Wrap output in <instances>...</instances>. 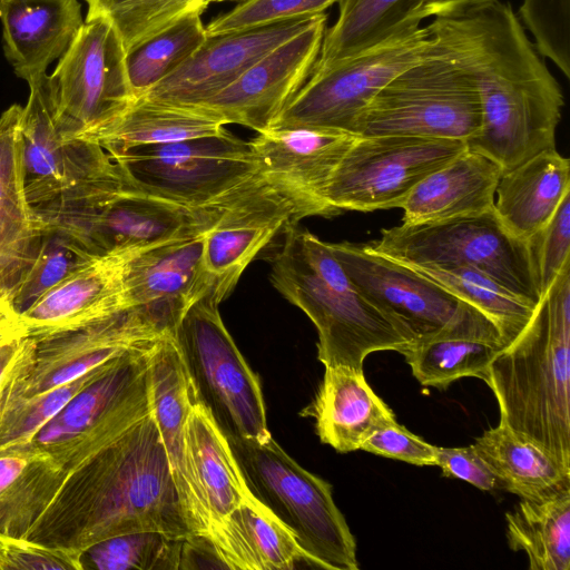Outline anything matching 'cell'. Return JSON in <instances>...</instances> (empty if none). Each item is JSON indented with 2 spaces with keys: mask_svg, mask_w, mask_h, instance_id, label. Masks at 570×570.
<instances>
[{
  "mask_svg": "<svg viewBox=\"0 0 570 570\" xmlns=\"http://www.w3.org/2000/svg\"><path fill=\"white\" fill-rule=\"evenodd\" d=\"M431 49L473 86L481 126L466 141L503 173L550 148L564 97L512 4L500 0L439 16L426 26Z\"/></svg>",
  "mask_w": 570,
  "mask_h": 570,
  "instance_id": "6da1fadb",
  "label": "cell"
},
{
  "mask_svg": "<svg viewBox=\"0 0 570 570\" xmlns=\"http://www.w3.org/2000/svg\"><path fill=\"white\" fill-rule=\"evenodd\" d=\"M140 531L193 538L153 410L67 469L24 538L81 553Z\"/></svg>",
  "mask_w": 570,
  "mask_h": 570,
  "instance_id": "7a4b0ae2",
  "label": "cell"
},
{
  "mask_svg": "<svg viewBox=\"0 0 570 570\" xmlns=\"http://www.w3.org/2000/svg\"><path fill=\"white\" fill-rule=\"evenodd\" d=\"M500 420L570 470V263L482 379Z\"/></svg>",
  "mask_w": 570,
  "mask_h": 570,
  "instance_id": "3957f363",
  "label": "cell"
},
{
  "mask_svg": "<svg viewBox=\"0 0 570 570\" xmlns=\"http://www.w3.org/2000/svg\"><path fill=\"white\" fill-rule=\"evenodd\" d=\"M271 283L301 308L317 330V357L324 366L363 370L377 351L403 353L414 337L376 308L351 283L328 243L293 225L271 261Z\"/></svg>",
  "mask_w": 570,
  "mask_h": 570,
  "instance_id": "277c9868",
  "label": "cell"
},
{
  "mask_svg": "<svg viewBox=\"0 0 570 570\" xmlns=\"http://www.w3.org/2000/svg\"><path fill=\"white\" fill-rule=\"evenodd\" d=\"M227 439L250 492L294 533L314 567L357 570L356 543L332 485L302 468L272 435Z\"/></svg>",
  "mask_w": 570,
  "mask_h": 570,
  "instance_id": "5b68a950",
  "label": "cell"
},
{
  "mask_svg": "<svg viewBox=\"0 0 570 570\" xmlns=\"http://www.w3.org/2000/svg\"><path fill=\"white\" fill-rule=\"evenodd\" d=\"M108 154L129 187L190 208L223 204L259 171L249 141L228 130Z\"/></svg>",
  "mask_w": 570,
  "mask_h": 570,
  "instance_id": "8992f818",
  "label": "cell"
},
{
  "mask_svg": "<svg viewBox=\"0 0 570 570\" xmlns=\"http://www.w3.org/2000/svg\"><path fill=\"white\" fill-rule=\"evenodd\" d=\"M220 302L208 289L187 308L173 335L198 401L225 435L264 440L272 434L261 382L224 325Z\"/></svg>",
  "mask_w": 570,
  "mask_h": 570,
  "instance_id": "52a82bcc",
  "label": "cell"
},
{
  "mask_svg": "<svg viewBox=\"0 0 570 570\" xmlns=\"http://www.w3.org/2000/svg\"><path fill=\"white\" fill-rule=\"evenodd\" d=\"M371 246L403 264L472 266L533 305L542 297L530 243L512 235L494 208L383 229Z\"/></svg>",
  "mask_w": 570,
  "mask_h": 570,
  "instance_id": "ba28073f",
  "label": "cell"
},
{
  "mask_svg": "<svg viewBox=\"0 0 570 570\" xmlns=\"http://www.w3.org/2000/svg\"><path fill=\"white\" fill-rule=\"evenodd\" d=\"M228 200L190 208L125 183L111 193L33 210L41 228L59 232L90 255H100L118 249H144L205 232L216 223Z\"/></svg>",
  "mask_w": 570,
  "mask_h": 570,
  "instance_id": "9c48e42d",
  "label": "cell"
},
{
  "mask_svg": "<svg viewBox=\"0 0 570 570\" xmlns=\"http://www.w3.org/2000/svg\"><path fill=\"white\" fill-rule=\"evenodd\" d=\"M22 107L23 185L33 208L97 196L121 188V171L98 142L67 136L57 122L49 76L27 81Z\"/></svg>",
  "mask_w": 570,
  "mask_h": 570,
  "instance_id": "30bf717a",
  "label": "cell"
},
{
  "mask_svg": "<svg viewBox=\"0 0 570 570\" xmlns=\"http://www.w3.org/2000/svg\"><path fill=\"white\" fill-rule=\"evenodd\" d=\"M481 126L479 96L468 79L432 51L390 80L360 116L358 136L473 138Z\"/></svg>",
  "mask_w": 570,
  "mask_h": 570,
  "instance_id": "8fae6325",
  "label": "cell"
},
{
  "mask_svg": "<svg viewBox=\"0 0 570 570\" xmlns=\"http://www.w3.org/2000/svg\"><path fill=\"white\" fill-rule=\"evenodd\" d=\"M426 26H415L347 57L312 71L272 127H313L354 132L374 96L396 75L429 51Z\"/></svg>",
  "mask_w": 570,
  "mask_h": 570,
  "instance_id": "7c38bea8",
  "label": "cell"
},
{
  "mask_svg": "<svg viewBox=\"0 0 570 570\" xmlns=\"http://www.w3.org/2000/svg\"><path fill=\"white\" fill-rule=\"evenodd\" d=\"M465 149L459 139L360 136L331 179L327 202L340 213L400 208L425 176Z\"/></svg>",
  "mask_w": 570,
  "mask_h": 570,
  "instance_id": "4fadbf2b",
  "label": "cell"
},
{
  "mask_svg": "<svg viewBox=\"0 0 570 570\" xmlns=\"http://www.w3.org/2000/svg\"><path fill=\"white\" fill-rule=\"evenodd\" d=\"M126 52L102 18H86L49 76L55 115L69 137H80L120 115L135 99Z\"/></svg>",
  "mask_w": 570,
  "mask_h": 570,
  "instance_id": "5bb4252c",
  "label": "cell"
},
{
  "mask_svg": "<svg viewBox=\"0 0 570 570\" xmlns=\"http://www.w3.org/2000/svg\"><path fill=\"white\" fill-rule=\"evenodd\" d=\"M156 344L108 364L31 441L65 468L136 419L151 400L149 367Z\"/></svg>",
  "mask_w": 570,
  "mask_h": 570,
  "instance_id": "9a60e30c",
  "label": "cell"
},
{
  "mask_svg": "<svg viewBox=\"0 0 570 570\" xmlns=\"http://www.w3.org/2000/svg\"><path fill=\"white\" fill-rule=\"evenodd\" d=\"M353 286L415 342L455 324L471 305L371 244L328 243Z\"/></svg>",
  "mask_w": 570,
  "mask_h": 570,
  "instance_id": "2e32d148",
  "label": "cell"
},
{
  "mask_svg": "<svg viewBox=\"0 0 570 570\" xmlns=\"http://www.w3.org/2000/svg\"><path fill=\"white\" fill-rule=\"evenodd\" d=\"M360 136L313 128H268L249 141L259 174L295 206L301 219L341 214L326 193L344 155Z\"/></svg>",
  "mask_w": 570,
  "mask_h": 570,
  "instance_id": "e0dca14e",
  "label": "cell"
},
{
  "mask_svg": "<svg viewBox=\"0 0 570 570\" xmlns=\"http://www.w3.org/2000/svg\"><path fill=\"white\" fill-rule=\"evenodd\" d=\"M299 220L294 204L258 173L205 233L203 258L209 289L222 301L228 297L257 254Z\"/></svg>",
  "mask_w": 570,
  "mask_h": 570,
  "instance_id": "ac0fdd59",
  "label": "cell"
},
{
  "mask_svg": "<svg viewBox=\"0 0 570 570\" xmlns=\"http://www.w3.org/2000/svg\"><path fill=\"white\" fill-rule=\"evenodd\" d=\"M318 13L302 32L285 41L222 92L199 106L226 124L257 132L268 129L312 73L326 30Z\"/></svg>",
  "mask_w": 570,
  "mask_h": 570,
  "instance_id": "d6986e66",
  "label": "cell"
},
{
  "mask_svg": "<svg viewBox=\"0 0 570 570\" xmlns=\"http://www.w3.org/2000/svg\"><path fill=\"white\" fill-rule=\"evenodd\" d=\"M169 332L147 314L129 308L80 330L37 341L36 363L17 391L35 395L70 383Z\"/></svg>",
  "mask_w": 570,
  "mask_h": 570,
  "instance_id": "ffe728a7",
  "label": "cell"
},
{
  "mask_svg": "<svg viewBox=\"0 0 570 570\" xmlns=\"http://www.w3.org/2000/svg\"><path fill=\"white\" fill-rule=\"evenodd\" d=\"M316 16L208 36L179 68L144 96L168 104L199 107L229 87L259 59L305 30Z\"/></svg>",
  "mask_w": 570,
  "mask_h": 570,
  "instance_id": "44dd1931",
  "label": "cell"
},
{
  "mask_svg": "<svg viewBox=\"0 0 570 570\" xmlns=\"http://www.w3.org/2000/svg\"><path fill=\"white\" fill-rule=\"evenodd\" d=\"M140 249L92 255L21 312L28 337L41 341L129 309L125 272Z\"/></svg>",
  "mask_w": 570,
  "mask_h": 570,
  "instance_id": "7402d4cb",
  "label": "cell"
},
{
  "mask_svg": "<svg viewBox=\"0 0 570 570\" xmlns=\"http://www.w3.org/2000/svg\"><path fill=\"white\" fill-rule=\"evenodd\" d=\"M149 374L153 412L186 521L193 537L210 541L209 515L186 444V422L198 399L173 333L155 345Z\"/></svg>",
  "mask_w": 570,
  "mask_h": 570,
  "instance_id": "603a6c76",
  "label": "cell"
},
{
  "mask_svg": "<svg viewBox=\"0 0 570 570\" xmlns=\"http://www.w3.org/2000/svg\"><path fill=\"white\" fill-rule=\"evenodd\" d=\"M207 230L137 252L125 272L128 306L174 333L187 308L210 288L203 258Z\"/></svg>",
  "mask_w": 570,
  "mask_h": 570,
  "instance_id": "cb8c5ba5",
  "label": "cell"
},
{
  "mask_svg": "<svg viewBox=\"0 0 570 570\" xmlns=\"http://www.w3.org/2000/svg\"><path fill=\"white\" fill-rule=\"evenodd\" d=\"M21 114L14 104L0 117V294L11 299L41 237L23 185Z\"/></svg>",
  "mask_w": 570,
  "mask_h": 570,
  "instance_id": "d4e9b609",
  "label": "cell"
},
{
  "mask_svg": "<svg viewBox=\"0 0 570 570\" xmlns=\"http://www.w3.org/2000/svg\"><path fill=\"white\" fill-rule=\"evenodd\" d=\"M0 19L6 57L27 81L46 73L83 23L77 0H0Z\"/></svg>",
  "mask_w": 570,
  "mask_h": 570,
  "instance_id": "484cf974",
  "label": "cell"
},
{
  "mask_svg": "<svg viewBox=\"0 0 570 570\" xmlns=\"http://www.w3.org/2000/svg\"><path fill=\"white\" fill-rule=\"evenodd\" d=\"M301 415L314 417L320 440L341 453L360 450L375 430L395 420L363 370L346 365L325 366L318 391Z\"/></svg>",
  "mask_w": 570,
  "mask_h": 570,
  "instance_id": "4316f807",
  "label": "cell"
},
{
  "mask_svg": "<svg viewBox=\"0 0 570 570\" xmlns=\"http://www.w3.org/2000/svg\"><path fill=\"white\" fill-rule=\"evenodd\" d=\"M504 346L495 324L470 306L455 324L414 342L402 354L420 384L444 390L462 377L483 379Z\"/></svg>",
  "mask_w": 570,
  "mask_h": 570,
  "instance_id": "83f0119b",
  "label": "cell"
},
{
  "mask_svg": "<svg viewBox=\"0 0 570 570\" xmlns=\"http://www.w3.org/2000/svg\"><path fill=\"white\" fill-rule=\"evenodd\" d=\"M501 167L465 149L425 176L400 207L402 224L445 220L487 212L494 206Z\"/></svg>",
  "mask_w": 570,
  "mask_h": 570,
  "instance_id": "f1b7e54d",
  "label": "cell"
},
{
  "mask_svg": "<svg viewBox=\"0 0 570 570\" xmlns=\"http://www.w3.org/2000/svg\"><path fill=\"white\" fill-rule=\"evenodd\" d=\"M210 542L224 568L291 570L314 567L294 533L254 494L217 525Z\"/></svg>",
  "mask_w": 570,
  "mask_h": 570,
  "instance_id": "f546056e",
  "label": "cell"
},
{
  "mask_svg": "<svg viewBox=\"0 0 570 570\" xmlns=\"http://www.w3.org/2000/svg\"><path fill=\"white\" fill-rule=\"evenodd\" d=\"M570 193V161L550 148L501 175L494 212L514 236L530 240Z\"/></svg>",
  "mask_w": 570,
  "mask_h": 570,
  "instance_id": "4dcf8cb0",
  "label": "cell"
},
{
  "mask_svg": "<svg viewBox=\"0 0 570 570\" xmlns=\"http://www.w3.org/2000/svg\"><path fill=\"white\" fill-rule=\"evenodd\" d=\"M65 476V469L32 441L1 446L0 534L24 538Z\"/></svg>",
  "mask_w": 570,
  "mask_h": 570,
  "instance_id": "1f68e13d",
  "label": "cell"
},
{
  "mask_svg": "<svg viewBox=\"0 0 570 570\" xmlns=\"http://www.w3.org/2000/svg\"><path fill=\"white\" fill-rule=\"evenodd\" d=\"M226 130L222 119L203 108L141 96L116 118L80 137L98 142L107 153H112L134 146L213 136Z\"/></svg>",
  "mask_w": 570,
  "mask_h": 570,
  "instance_id": "d6a6232c",
  "label": "cell"
},
{
  "mask_svg": "<svg viewBox=\"0 0 570 570\" xmlns=\"http://www.w3.org/2000/svg\"><path fill=\"white\" fill-rule=\"evenodd\" d=\"M186 444L213 532L253 493L227 436L199 401L194 404L186 422Z\"/></svg>",
  "mask_w": 570,
  "mask_h": 570,
  "instance_id": "836d02e7",
  "label": "cell"
},
{
  "mask_svg": "<svg viewBox=\"0 0 570 570\" xmlns=\"http://www.w3.org/2000/svg\"><path fill=\"white\" fill-rule=\"evenodd\" d=\"M491 468L500 489L520 499H538L570 485V470L546 449L501 421L473 443Z\"/></svg>",
  "mask_w": 570,
  "mask_h": 570,
  "instance_id": "e575fe53",
  "label": "cell"
},
{
  "mask_svg": "<svg viewBox=\"0 0 570 570\" xmlns=\"http://www.w3.org/2000/svg\"><path fill=\"white\" fill-rule=\"evenodd\" d=\"M335 23L325 30L314 70L332 66L419 26L422 0H338Z\"/></svg>",
  "mask_w": 570,
  "mask_h": 570,
  "instance_id": "d590c367",
  "label": "cell"
},
{
  "mask_svg": "<svg viewBox=\"0 0 570 570\" xmlns=\"http://www.w3.org/2000/svg\"><path fill=\"white\" fill-rule=\"evenodd\" d=\"M505 520L509 547L525 552L529 569H570V485L520 499Z\"/></svg>",
  "mask_w": 570,
  "mask_h": 570,
  "instance_id": "8d00e7d4",
  "label": "cell"
},
{
  "mask_svg": "<svg viewBox=\"0 0 570 570\" xmlns=\"http://www.w3.org/2000/svg\"><path fill=\"white\" fill-rule=\"evenodd\" d=\"M405 265L487 315L498 327L505 345L533 317L537 305L512 293L478 268L459 264Z\"/></svg>",
  "mask_w": 570,
  "mask_h": 570,
  "instance_id": "74e56055",
  "label": "cell"
},
{
  "mask_svg": "<svg viewBox=\"0 0 570 570\" xmlns=\"http://www.w3.org/2000/svg\"><path fill=\"white\" fill-rule=\"evenodd\" d=\"M200 12H193L126 53L128 80L136 98L179 68L207 39Z\"/></svg>",
  "mask_w": 570,
  "mask_h": 570,
  "instance_id": "f35d334b",
  "label": "cell"
},
{
  "mask_svg": "<svg viewBox=\"0 0 570 570\" xmlns=\"http://www.w3.org/2000/svg\"><path fill=\"white\" fill-rule=\"evenodd\" d=\"M188 538L159 531L125 533L98 541L80 553L82 570H180Z\"/></svg>",
  "mask_w": 570,
  "mask_h": 570,
  "instance_id": "ab89813d",
  "label": "cell"
},
{
  "mask_svg": "<svg viewBox=\"0 0 570 570\" xmlns=\"http://www.w3.org/2000/svg\"><path fill=\"white\" fill-rule=\"evenodd\" d=\"M86 18H102L117 32L125 52L140 46L176 21L203 12L205 0H85Z\"/></svg>",
  "mask_w": 570,
  "mask_h": 570,
  "instance_id": "60d3db41",
  "label": "cell"
},
{
  "mask_svg": "<svg viewBox=\"0 0 570 570\" xmlns=\"http://www.w3.org/2000/svg\"><path fill=\"white\" fill-rule=\"evenodd\" d=\"M90 256L63 234L41 228L38 248L12 292L14 307L23 312Z\"/></svg>",
  "mask_w": 570,
  "mask_h": 570,
  "instance_id": "b9f144b4",
  "label": "cell"
},
{
  "mask_svg": "<svg viewBox=\"0 0 570 570\" xmlns=\"http://www.w3.org/2000/svg\"><path fill=\"white\" fill-rule=\"evenodd\" d=\"M111 362L78 380L42 393L27 396L17 389L11 392L0 407V448L31 441L51 417Z\"/></svg>",
  "mask_w": 570,
  "mask_h": 570,
  "instance_id": "7bdbcfd3",
  "label": "cell"
},
{
  "mask_svg": "<svg viewBox=\"0 0 570 570\" xmlns=\"http://www.w3.org/2000/svg\"><path fill=\"white\" fill-rule=\"evenodd\" d=\"M518 18L534 48L570 78V0H522Z\"/></svg>",
  "mask_w": 570,
  "mask_h": 570,
  "instance_id": "ee69618b",
  "label": "cell"
},
{
  "mask_svg": "<svg viewBox=\"0 0 570 570\" xmlns=\"http://www.w3.org/2000/svg\"><path fill=\"white\" fill-rule=\"evenodd\" d=\"M338 0H245L216 17L205 28L207 36L239 32L324 12Z\"/></svg>",
  "mask_w": 570,
  "mask_h": 570,
  "instance_id": "f6af8a7d",
  "label": "cell"
},
{
  "mask_svg": "<svg viewBox=\"0 0 570 570\" xmlns=\"http://www.w3.org/2000/svg\"><path fill=\"white\" fill-rule=\"evenodd\" d=\"M529 243L543 295L563 267L570 263V193Z\"/></svg>",
  "mask_w": 570,
  "mask_h": 570,
  "instance_id": "bcb514c9",
  "label": "cell"
},
{
  "mask_svg": "<svg viewBox=\"0 0 570 570\" xmlns=\"http://www.w3.org/2000/svg\"><path fill=\"white\" fill-rule=\"evenodd\" d=\"M82 570L80 553L0 534V570Z\"/></svg>",
  "mask_w": 570,
  "mask_h": 570,
  "instance_id": "7dc6e473",
  "label": "cell"
},
{
  "mask_svg": "<svg viewBox=\"0 0 570 570\" xmlns=\"http://www.w3.org/2000/svg\"><path fill=\"white\" fill-rule=\"evenodd\" d=\"M360 450L414 465L436 463V446L413 434L396 420L375 430Z\"/></svg>",
  "mask_w": 570,
  "mask_h": 570,
  "instance_id": "c3c4849f",
  "label": "cell"
},
{
  "mask_svg": "<svg viewBox=\"0 0 570 570\" xmlns=\"http://www.w3.org/2000/svg\"><path fill=\"white\" fill-rule=\"evenodd\" d=\"M443 475L463 480L482 491L500 489L491 468L474 449L473 444L461 448L436 446V463Z\"/></svg>",
  "mask_w": 570,
  "mask_h": 570,
  "instance_id": "681fc988",
  "label": "cell"
},
{
  "mask_svg": "<svg viewBox=\"0 0 570 570\" xmlns=\"http://www.w3.org/2000/svg\"><path fill=\"white\" fill-rule=\"evenodd\" d=\"M36 352L37 341L28 336L0 345V407L31 374Z\"/></svg>",
  "mask_w": 570,
  "mask_h": 570,
  "instance_id": "f907efd6",
  "label": "cell"
},
{
  "mask_svg": "<svg viewBox=\"0 0 570 570\" xmlns=\"http://www.w3.org/2000/svg\"><path fill=\"white\" fill-rule=\"evenodd\" d=\"M27 336L20 312L10 297L0 294V345Z\"/></svg>",
  "mask_w": 570,
  "mask_h": 570,
  "instance_id": "816d5d0a",
  "label": "cell"
},
{
  "mask_svg": "<svg viewBox=\"0 0 570 570\" xmlns=\"http://www.w3.org/2000/svg\"><path fill=\"white\" fill-rule=\"evenodd\" d=\"M490 1L493 0H422L420 16L424 20L430 17L453 14Z\"/></svg>",
  "mask_w": 570,
  "mask_h": 570,
  "instance_id": "f5cc1de1",
  "label": "cell"
},
{
  "mask_svg": "<svg viewBox=\"0 0 570 570\" xmlns=\"http://www.w3.org/2000/svg\"><path fill=\"white\" fill-rule=\"evenodd\" d=\"M222 1H226V0H205V3L208 7V4H210L213 2H222Z\"/></svg>",
  "mask_w": 570,
  "mask_h": 570,
  "instance_id": "db71d44e",
  "label": "cell"
}]
</instances>
